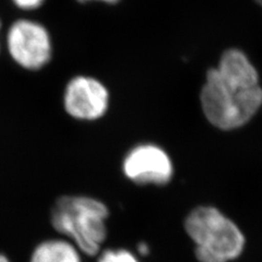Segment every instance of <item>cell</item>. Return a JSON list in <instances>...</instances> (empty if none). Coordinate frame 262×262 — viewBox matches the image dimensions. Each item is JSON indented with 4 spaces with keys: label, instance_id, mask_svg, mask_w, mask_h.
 I'll return each mask as SVG.
<instances>
[{
    "label": "cell",
    "instance_id": "cell-1",
    "mask_svg": "<svg viewBox=\"0 0 262 262\" xmlns=\"http://www.w3.org/2000/svg\"><path fill=\"white\" fill-rule=\"evenodd\" d=\"M110 210L101 200L89 195H61L51 211V223L59 235L84 255L94 257L107 237Z\"/></svg>",
    "mask_w": 262,
    "mask_h": 262
},
{
    "label": "cell",
    "instance_id": "cell-2",
    "mask_svg": "<svg viewBox=\"0 0 262 262\" xmlns=\"http://www.w3.org/2000/svg\"><path fill=\"white\" fill-rule=\"evenodd\" d=\"M201 107L211 125L222 130L241 128L262 106V86L226 80L216 68L207 72L200 93Z\"/></svg>",
    "mask_w": 262,
    "mask_h": 262
},
{
    "label": "cell",
    "instance_id": "cell-3",
    "mask_svg": "<svg viewBox=\"0 0 262 262\" xmlns=\"http://www.w3.org/2000/svg\"><path fill=\"white\" fill-rule=\"evenodd\" d=\"M185 229L200 262H228L239 257L245 247L238 226L213 207L193 209L185 220Z\"/></svg>",
    "mask_w": 262,
    "mask_h": 262
},
{
    "label": "cell",
    "instance_id": "cell-4",
    "mask_svg": "<svg viewBox=\"0 0 262 262\" xmlns=\"http://www.w3.org/2000/svg\"><path fill=\"white\" fill-rule=\"evenodd\" d=\"M7 48L11 58L27 70H38L52 58L53 44L42 24L21 19L15 21L7 34Z\"/></svg>",
    "mask_w": 262,
    "mask_h": 262
},
{
    "label": "cell",
    "instance_id": "cell-5",
    "mask_svg": "<svg viewBox=\"0 0 262 262\" xmlns=\"http://www.w3.org/2000/svg\"><path fill=\"white\" fill-rule=\"evenodd\" d=\"M63 107L72 118L94 121L107 113L110 92L100 80L89 76H77L66 85Z\"/></svg>",
    "mask_w": 262,
    "mask_h": 262
},
{
    "label": "cell",
    "instance_id": "cell-6",
    "mask_svg": "<svg viewBox=\"0 0 262 262\" xmlns=\"http://www.w3.org/2000/svg\"><path fill=\"white\" fill-rule=\"evenodd\" d=\"M125 176L138 185H165L173 176V164L167 153L154 144H139L122 162Z\"/></svg>",
    "mask_w": 262,
    "mask_h": 262
},
{
    "label": "cell",
    "instance_id": "cell-7",
    "mask_svg": "<svg viewBox=\"0 0 262 262\" xmlns=\"http://www.w3.org/2000/svg\"><path fill=\"white\" fill-rule=\"evenodd\" d=\"M216 70L223 78L245 85L259 83V73L248 56L238 48H229L221 56Z\"/></svg>",
    "mask_w": 262,
    "mask_h": 262
},
{
    "label": "cell",
    "instance_id": "cell-8",
    "mask_svg": "<svg viewBox=\"0 0 262 262\" xmlns=\"http://www.w3.org/2000/svg\"><path fill=\"white\" fill-rule=\"evenodd\" d=\"M82 252L67 238H49L32 251L29 262H82Z\"/></svg>",
    "mask_w": 262,
    "mask_h": 262
},
{
    "label": "cell",
    "instance_id": "cell-9",
    "mask_svg": "<svg viewBox=\"0 0 262 262\" xmlns=\"http://www.w3.org/2000/svg\"><path fill=\"white\" fill-rule=\"evenodd\" d=\"M97 262H139L134 253L126 249H106L104 250Z\"/></svg>",
    "mask_w": 262,
    "mask_h": 262
},
{
    "label": "cell",
    "instance_id": "cell-10",
    "mask_svg": "<svg viewBox=\"0 0 262 262\" xmlns=\"http://www.w3.org/2000/svg\"><path fill=\"white\" fill-rule=\"evenodd\" d=\"M45 0H12V3L22 10H34L44 4Z\"/></svg>",
    "mask_w": 262,
    "mask_h": 262
},
{
    "label": "cell",
    "instance_id": "cell-11",
    "mask_svg": "<svg viewBox=\"0 0 262 262\" xmlns=\"http://www.w3.org/2000/svg\"><path fill=\"white\" fill-rule=\"evenodd\" d=\"M138 250L139 252L141 253V255H147L149 253L150 249H149V246H147L146 244H140L138 246Z\"/></svg>",
    "mask_w": 262,
    "mask_h": 262
},
{
    "label": "cell",
    "instance_id": "cell-12",
    "mask_svg": "<svg viewBox=\"0 0 262 262\" xmlns=\"http://www.w3.org/2000/svg\"><path fill=\"white\" fill-rule=\"evenodd\" d=\"M80 3H88V2H93V0H78ZM97 2H103L106 4H116L119 0H97Z\"/></svg>",
    "mask_w": 262,
    "mask_h": 262
},
{
    "label": "cell",
    "instance_id": "cell-13",
    "mask_svg": "<svg viewBox=\"0 0 262 262\" xmlns=\"http://www.w3.org/2000/svg\"><path fill=\"white\" fill-rule=\"evenodd\" d=\"M0 262H11L7 256L3 255V253H0Z\"/></svg>",
    "mask_w": 262,
    "mask_h": 262
},
{
    "label": "cell",
    "instance_id": "cell-14",
    "mask_svg": "<svg viewBox=\"0 0 262 262\" xmlns=\"http://www.w3.org/2000/svg\"><path fill=\"white\" fill-rule=\"evenodd\" d=\"M0 28H2V22H0Z\"/></svg>",
    "mask_w": 262,
    "mask_h": 262
}]
</instances>
